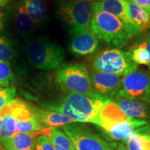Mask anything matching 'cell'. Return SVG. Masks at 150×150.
I'll return each instance as SVG.
<instances>
[{
    "label": "cell",
    "instance_id": "30bf717a",
    "mask_svg": "<svg viewBox=\"0 0 150 150\" xmlns=\"http://www.w3.org/2000/svg\"><path fill=\"white\" fill-rule=\"evenodd\" d=\"M93 12L102 11L112 14L124 22L131 37L141 32L135 25L127 14L126 8L122 0H104L98 2L92 3Z\"/></svg>",
    "mask_w": 150,
    "mask_h": 150
},
{
    "label": "cell",
    "instance_id": "8fae6325",
    "mask_svg": "<svg viewBox=\"0 0 150 150\" xmlns=\"http://www.w3.org/2000/svg\"><path fill=\"white\" fill-rule=\"evenodd\" d=\"M99 48V39L91 29L72 35L70 52L76 56H84L93 54Z\"/></svg>",
    "mask_w": 150,
    "mask_h": 150
},
{
    "label": "cell",
    "instance_id": "603a6c76",
    "mask_svg": "<svg viewBox=\"0 0 150 150\" xmlns=\"http://www.w3.org/2000/svg\"><path fill=\"white\" fill-rule=\"evenodd\" d=\"M42 127L34 115L33 117L16 121V133H31L40 131Z\"/></svg>",
    "mask_w": 150,
    "mask_h": 150
},
{
    "label": "cell",
    "instance_id": "4316f807",
    "mask_svg": "<svg viewBox=\"0 0 150 150\" xmlns=\"http://www.w3.org/2000/svg\"><path fill=\"white\" fill-rule=\"evenodd\" d=\"M126 143L129 150H144V138L142 135L132 134Z\"/></svg>",
    "mask_w": 150,
    "mask_h": 150
},
{
    "label": "cell",
    "instance_id": "d590c367",
    "mask_svg": "<svg viewBox=\"0 0 150 150\" xmlns=\"http://www.w3.org/2000/svg\"><path fill=\"white\" fill-rule=\"evenodd\" d=\"M149 70H150V66H149Z\"/></svg>",
    "mask_w": 150,
    "mask_h": 150
},
{
    "label": "cell",
    "instance_id": "52a82bcc",
    "mask_svg": "<svg viewBox=\"0 0 150 150\" xmlns=\"http://www.w3.org/2000/svg\"><path fill=\"white\" fill-rule=\"evenodd\" d=\"M74 150H113L115 143H110L83 125L70 124L63 127Z\"/></svg>",
    "mask_w": 150,
    "mask_h": 150
},
{
    "label": "cell",
    "instance_id": "d6986e66",
    "mask_svg": "<svg viewBox=\"0 0 150 150\" xmlns=\"http://www.w3.org/2000/svg\"><path fill=\"white\" fill-rule=\"evenodd\" d=\"M46 136L51 140L54 150H74L69 137L58 128H49Z\"/></svg>",
    "mask_w": 150,
    "mask_h": 150
},
{
    "label": "cell",
    "instance_id": "f546056e",
    "mask_svg": "<svg viewBox=\"0 0 150 150\" xmlns=\"http://www.w3.org/2000/svg\"><path fill=\"white\" fill-rule=\"evenodd\" d=\"M6 16L4 13L0 12V35L2 34L5 27Z\"/></svg>",
    "mask_w": 150,
    "mask_h": 150
},
{
    "label": "cell",
    "instance_id": "4dcf8cb0",
    "mask_svg": "<svg viewBox=\"0 0 150 150\" xmlns=\"http://www.w3.org/2000/svg\"><path fill=\"white\" fill-rule=\"evenodd\" d=\"M144 138V150H150V135H142Z\"/></svg>",
    "mask_w": 150,
    "mask_h": 150
},
{
    "label": "cell",
    "instance_id": "ba28073f",
    "mask_svg": "<svg viewBox=\"0 0 150 150\" xmlns=\"http://www.w3.org/2000/svg\"><path fill=\"white\" fill-rule=\"evenodd\" d=\"M117 95L150 104V74L136 70L123 76Z\"/></svg>",
    "mask_w": 150,
    "mask_h": 150
},
{
    "label": "cell",
    "instance_id": "3957f363",
    "mask_svg": "<svg viewBox=\"0 0 150 150\" xmlns=\"http://www.w3.org/2000/svg\"><path fill=\"white\" fill-rule=\"evenodd\" d=\"M27 53L30 63L40 70L59 67L65 58L62 47L45 37H37L29 40Z\"/></svg>",
    "mask_w": 150,
    "mask_h": 150
},
{
    "label": "cell",
    "instance_id": "83f0119b",
    "mask_svg": "<svg viewBox=\"0 0 150 150\" xmlns=\"http://www.w3.org/2000/svg\"><path fill=\"white\" fill-rule=\"evenodd\" d=\"M35 150H54V149L50 138L42 135L37 138Z\"/></svg>",
    "mask_w": 150,
    "mask_h": 150
},
{
    "label": "cell",
    "instance_id": "8d00e7d4",
    "mask_svg": "<svg viewBox=\"0 0 150 150\" xmlns=\"http://www.w3.org/2000/svg\"><path fill=\"white\" fill-rule=\"evenodd\" d=\"M149 37H150V34H149Z\"/></svg>",
    "mask_w": 150,
    "mask_h": 150
},
{
    "label": "cell",
    "instance_id": "44dd1931",
    "mask_svg": "<svg viewBox=\"0 0 150 150\" xmlns=\"http://www.w3.org/2000/svg\"><path fill=\"white\" fill-rule=\"evenodd\" d=\"M129 53L130 54L131 60L136 64L150 66V51L146 40L133 47Z\"/></svg>",
    "mask_w": 150,
    "mask_h": 150
},
{
    "label": "cell",
    "instance_id": "2e32d148",
    "mask_svg": "<svg viewBox=\"0 0 150 150\" xmlns=\"http://www.w3.org/2000/svg\"><path fill=\"white\" fill-rule=\"evenodd\" d=\"M131 118L127 117L113 101L109 100L100 112L101 127L106 131L116 124L127 121Z\"/></svg>",
    "mask_w": 150,
    "mask_h": 150
},
{
    "label": "cell",
    "instance_id": "e575fe53",
    "mask_svg": "<svg viewBox=\"0 0 150 150\" xmlns=\"http://www.w3.org/2000/svg\"><path fill=\"white\" fill-rule=\"evenodd\" d=\"M1 124H2V119L0 117V127H1Z\"/></svg>",
    "mask_w": 150,
    "mask_h": 150
},
{
    "label": "cell",
    "instance_id": "6da1fadb",
    "mask_svg": "<svg viewBox=\"0 0 150 150\" xmlns=\"http://www.w3.org/2000/svg\"><path fill=\"white\" fill-rule=\"evenodd\" d=\"M108 99L96 93L68 94L56 106H45L72 119L74 122H90L101 127L100 112Z\"/></svg>",
    "mask_w": 150,
    "mask_h": 150
},
{
    "label": "cell",
    "instance_id": "e0dca14e",
    "mask_svg": "<svg viewBox=\"0 0 150 150\" xmlns=\"http://www.w3.org/2000/svg\"><path fill=\"white\" fill-rule=\"evenodd\" d=\"M129 18L140 31L150 27V14L129 0H122Z\"/></svg>",
    "mask_w": 150,
    "mask_h": 150
},
{
    "label": "cell",
    "instance_id": "7402d4cb",
    "mask_svg": "<svg viewBox=\"0 0 150 150\" xmlns=\"http://www.w3.org/2000/svg\"><path fill=\"white\" fill-rule=\"evenodd\" d=\"M2 124L0 127V142L8 139L16 133V120L9 114L1 117Z\"/></svg>",
    "mask_w": 150,
    "mask_h": 150
},
{
    "label": "cell",
    "instance_id": "7a4b0ae2",
    "mask_svg": "<svg viewBox=\"0 0 150 150\" xmlns=\"http://www.w3.org/2000/svg\"><path fill=\"white\" fill-rule=\"evenodd\" d=\"M90 29L99 40L117 48L125 46L131 38L123 22L113 15L102 11L93 12Z\"/></svg>",
    "mask_w": 150,
    "mask_h": 150
},
{
    "label": "cell",
    "instance_id": "ffe728a7",
    "mask_svg": "<svg viewBox=\"0 0 150 150\" xmlns=\"http://www.w3.org/2000/svg\"><path fill=\"white\" fill-rule=\"evenodd\" d=\"M14 18L15 26L18 32L22 34H28L31 32L33 29V25L35 24L26 13L21 1L16 6Z\"/></svg>",
    "mask_w": 150,
    "mask_h": 150
},
{
    "label": "cell",
    "instance_id": "1f68e13d",
    "mask_svg": "<svg viewBox=\"0 0 150 150\" xmlns=\"http://www.w3.org/2000/svg\"><path fill=\"white\" fill-rule=\"evenodd\" d=\"M115 150H129V149H127L126 146L122 145V144H120V145H118L117 147L115 148Z\"/></svg>",
    "mask_w": 150,
    "mask_h": 150
},
{
    "label": "cell",
    "instance_id": "277c9868",
    "mask_svg": "<svg viewBox=\"0 0 150 150\" xmlns=\"http://www.w3.org/2000/svg\"><path fill=\"white\" fill-rule=\"evenodd\" d=\"M93 11L92 3L85 0H67L58 7L56 15L69 29L71 35L90 29Z\"/></svg>",
    "mask_w": 150,
    "mask_h": 150
},
{
    "label": "cell",
    "instance_id": "d4e9b609",
    "mask_svg": "<svg viewBox=\"0 0 150 150\" xmlns=\"http://www.w3.org/2000/svg\"><path fill=\"white\" fill-rule=\"evenodd\" d=\"M16 52L12 43L5 38H0V60L8 61L14 57Z\"/></svg>",
    "mask_w": 150,
    "mask_h": 150
},
{
    "label": "cell",
    "instance_id": "7c38bea8",
    "mask_svg": "<svg viewBox=\"0 0 150 150\" xmlns=\"http://www.w3.org/2000/svg\"><path fill=\"white\" fill-rule=\"evenodd\" d=\"M113 101L127 117L145 120L150 117V108L146 103L122 97L116 95Z\"/></svg>",
    "mask_w": 150,
    "mask_h": 150
},
{
    "label": "cell",
    "instance_id": "ac0fdd59",
    "mask_svg": "<svg viewBox=\"0 0 150 150\" xmlns=\"http://www.w3.org/2000/svg\"><path fill=\"white\" fill-rule=\"evenodd\" d=\"M26 13L35 25L45 19L46 6L42 0H21Z\"/></svg>",
    "mask_w": 150,
    "mask_h": 150
},
{
    "label": "cell",
    "instance_id": "5b68a950",
    "mask_svg": "<svg viewBox=\"0 0 150 150\" xmlns=\"http://www.w3.org/2000/svg\"><path fill=\"white\" fill-rule=\"evenodd\" d=\"M56 79L61 90L69 94L95 93L87 68L81 63L61 64L57 70Z\"/></svg>",
    "mask_w": 150,
    "mask_h": 150
},
{
    "label": "cell",
    "instance_id": "836d02e7",
    "mask_svg": "<svg viewBox=\"0 0 150 150\" xmlns=\"http://www.w3.org/2000/svg\"><path fill=\"white\" fill-rule=\"evenodd\" d=\"M85 1H89L91 3H93V2H98V1H104V0H85Z\"/></svg>",
    "mask_w": 150,
    "mask_h": 150
},
{
    "label": "cell",
    "instance_id": "cb8c5ba5",
    "mask_svg": "<svg viewBox=\"0 0 150 150\" xmlns=\"http://www.w3.org/2000/svg\"><path fill=\"white\" fill-rule=\"evenodd\" d=\"M14 80V74L8 61L0 60V87H10Z\"/></svg>",
    "mask_w": 150,
    "mask_h": 150
},
{
    "label": "cell",
    "instance_id": "9c48e42d",
    "mask_svg": "<svg viewBox=\"0 0 150 150\" xmlns=\"http://www.w3.org/2000/svg\"><path fill=\"white\" fill-rule=\"evenodd\" d=\"M93 91L104 98L112 100L120 89L121 76L95 72L91 76Z\"/></svg>",
    "mask_w": 150,
    "mask_h": 150
},
{
    "label": "cell",
    "instance_id": "5bb4252c",
    "mask_svg": "<svg viewBox=\"0 0 150 150\" xmlns=\"http://www.w3.org/2000/svg\"><path fill=\"white\" fill-rule=\"evenodd\" d=\"M42 129L35 132L16 133L12 137L4 140V147L6 150H35V138L42 133Z\"/></svg>",
    "mask_w": 150,
    "mask_h": 150
},
{
    "label": "cell",
    "instance_id": "d6a6232c",
    "mask_svg": "<svg viewBox=\"0 0 150 150\" xmlns=\"http://www.w3.org/2000/svg\"><path fill=\"white\" fill-rule=\"evenodd\" d=\"M10 0H0V8L5 6L9 2Z\"/></svg>",
    "mask_w": 150,
    "mask_h": 150
},
{
    "label": "cell",
    "instance_id": "9a60e30c",
    "mask_svg": "<svg viewBox=\"0 0 150 150\" xmlns=\"http://www.w3.org/2000/svg\"><path fill=\"white\" fill-rule=\"evenodd\" d=\"M37 120L45 128H57L74 123V122L61 112L52 110L33 109Z\"/></svg>",
    "mask_w": 150,
    "mask_h": 150
},
{
    "label": "cell",
    "instance_id": "484cf974",
    "mask_svg": "<svg viewBox=\"0 0 150 150\" xmlns=\"http://www.w3.org/2000/svg\"><path fill=\"white\" fill-rule=\"evenodd\" d=\"M16 95V88L12 87H0V108L13 100Z\"/></svg>",
    "mask_w": 150,
    "mask_h": 150
},
{
    "label": "cell",
    "instance_id": "8992f818",
    "mask_svg": "<svg viewBox=\"0 0 150 150\" xmlns=\"http://www.w3.org/2000/svg\"><path fill=\"white\" fill-rule=\"evenodd\" d=\"M95 72L126 76L138 69L129 52L117 48L106 50L95 56L92 63Z\"/></svg>",
    "mask_w": 150,
    "mask_h": 150
},
{
    "label": "cell",
    "instance_id": "4fadbf2b",
    "mask_svg": "<svg viewBox=\"0 0 150 150\" xmlns=\"http://www.w3.org/2000/svg\"><path fill=\"white\" fill-rule=\"evenodd\" d=\"M148 125V122L145 120L131 118L127 121L122 122L110 127L105 132L108 135L111 139L122 140L125 142L127 141L129 137L136 129Z\"/></svg>",
    "mask_w": 150,
    "mask_h": 150
},
{
    "label": "cell",
    "instance_id": "f1b7e54d",
    "mask_svg": "<svg viewBox=\"0 0 150 150\" xmlns=\"http://www.w3.org/2000/svg\"><path fill=\"white\" fill-rule=\"evenodd\" d=\"M129 1L136 4L150 14V0H129Z\"/></svg>",
    "mask_w": 150,
    "mask_h": 150
}]
</instances>
